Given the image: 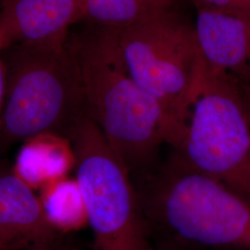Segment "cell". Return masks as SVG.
Segmentation results:
<instances>
[{"instance_id": "6da1fadb", "label": "cell", "mask_w": 250, "mask_h": 250, "mask_svg": "<svg viewBox=\"0 0 250 250\" xmlns=\"http://www.w3.org/2000/svg\"><path fill=\"white\" fill-rule=\"evenodd\" d=\"M70 41L88 115L131 171L165 142L161 109L129 72L115 28L90 24Z\"/></svg>"}, {"instance_id": "7a4b0ae2", "label": "cell", "mask_w": 250, "mask_h": 250, "mask_svg": "<svg viewBox=\"0 0 250 250\" xmlns=\"http://www.w3.org/2000/svg\"><path fill=\"white\" fill-rule=\"evenodd\" d=\"M1 54L7 90L0 120V146L23 142L43 133L69 138L87 112L70 34L40 43L10 45Z\"/></svg>"}, {"instance_id": "3957f363", "label": "cell", "mask_w": 250, "mask_h": 250, "mask_svg": "<svg viewBox=\"0 0 250 250\" xmlns=\"http://www.w3.org/2000/svg\"><path fill=\"white\" fill-rule=\"evenodd\" d=\"M177 150L191 168L250 203V99L238 81L202 63Z\"/></svg>"}, {"instance_id": "277c9868", "label": "cell", "mask_w": 250, "mask_h": 250, "mask_svg": "<svg viewBox=\"0 0 250 250\" xmlns=\"http://www.w3.org/2000/svg\"><path fill=\"white\" fill-rule=\"evenodd\" d=\"M115 29L129 72L158 104L165 142L177 149L202 67L194 22L174 10Z\"/></svg>"}, {"instance_id": "5b68a950", "label": "cell", "mask_w": 250, "mask_h": 250, "mask_svg": "<svg viewBox=\"0 0 250 250\" xmlns=\"http://www.w3.org/2000/svg\"><path fill=\"white\" fill-rule=\"evenodd\" d=\"M147 207L159 223L185 241L250 250V203L180 157L157 180Z\"/></svg>"}, {"instance_id": "8992f818", "label": "cell", "mask_w": 250, "mask_h": 250, "mask_svg": "<svg viewBox=\"0 0 250 250\" xmlns=\"http://www.w3.org/2000/svg\"><path fill=\"white\" fill-rule=\"evenodd\" d=\"M93 250H150L130 170L86 112L69 135Z\"/></svg>"}, {"instance_id": "52a82bcc", "label": "cell", "mask_w": 250, "mask_h": 250, "mask_svg": "<svg viewBox=\"0 0 250 250\" xmlns=\"http://www.w3.org/2000/svg\"><path fill=\"white\" fill-rule=\"evenodd\" d=\"M61 236L35 191L12 171H1L0 250H61Z\"/></svg>"}, {"instance_id": "ba28073f", "label": "cell", "mask_w": 250, "mask_h": 250, "mask_svg": "<svg viewBox=\"0 0 250 250\" xmlns=\"http://www.w3.org/2000/svg\"><path fill=\"white\" fill-rule=\"evenodd\" d=\"M203 65L250 91V14L197 10L194 22Z\"/></svg>"}, {"instance_id": "9c48e42d", "label": "cell", "mask_w": 250, "mask_h": 250, "mask_svg": "<svg viewBox=\"0 0 250 250\" xmlns=\"http://www.w3.org/2000/svg\"><path fill=\"white\" fill-rule=\"evenodd\" d=\"M83 20L84 0H2L0 51L65 37L70 27Z\"/></svg>"}, {"instance_id": "30bf717a", "label": "cell", "mask_w": 250, "mask_h": 250, "mask_svg": "<svg viewBox=\"0 0 250 250\" xmlns=\"http://www.w3.org/2000/svg\"><path fill=\"white\" fill-rule=\"evenodd\" d=\"M75 165L71 140L62 134L43 133L23 141L12 172L35 191L67 177Z\"/></svg>"}, {"instance_id": "8fae6325", "label": "cell", "mask_w": 250, "mask_h": 250, "mask_svg": "<svg viewBox=\"0 0 250 250\" xmlns=\"http://www.w3.org/2000/svg\"><path fill=\"white\" fill-rule=\"evenodd\" d=\"M39 192L45 218L58 232L62 234L77 231L88 224L86 207L76 177L60 179Z\"/></svg>"}, {"instance_id": "7c38bea8", "label": "cell", "mask_w": 250, "mask_h": 250, "mask_svg": "<svg viewBox=\"0 0 250 250\" xmlns=\"http://www.w3.org/2000/svg\"><path fill=\"white\" fill-rule=\"evenodd\" d=\"M178 0H84L91 25L124 28L177 10Z\"/></svg>"}, {"instance_id": "4fadbf2b", "label": "cell", "mask_w": 250, "mask_h": 250, "mask_svg": "<svg viewBox=\"0 0 250 250\" xmlns=\"http://www.w3.org/2000/svg\"><path fill=\"white\" fill-rule=\"evenodd\" d=\"M197 10H219L250 14V0H189Z\"/></svg>"}, {"instance_id": "5bb4252c", "label": "cell", "mask_w": 250, "mask_h": 250, "mask_svg": "<svg viewBox=\"0 0 250 250\" xmlns=\"http://www.w3.org/2000/svg\"><path fill=\"white\" fill-rule=\"evenodd\" d=\"M6 90H7V72H6L5 63L2 58V54L0 51V120H1L4 104H5Z\"/></svg>"}, {"instance_id": "9a60e30c", "label": "cell", "mask_w": 250, "mask_h": 250, "mask_svg": "<svg viewBox=\"0 0 250 250\" xmlns=\"http://www.w3.org/2000/svg\"><path fill=\"white\" fill-rule=\"evenodd\" d=\"M160 250H180L178 249H173V248H163Z\"/></svg>"}, {"instance_id": "2e32d148", "label": "cell", "mask_w": 250, "mask_h": 250, "mask_svg": "<svg viewBox=\"0 0 250 250\" xmlns=\"http://www.w3.org/2000/svg\"><path fill=\"white\" fill-rule=\"evenodd\" d=\"M61 250H80L78 249H62Z\"/></svg>"}, {"instance_id": "e0dca14e", "label": "cell", "mask_w": 250, "mask_h": 250, "mask_svg": "<svg viewBox=\"0 0 250 250\" xmlns=\"http://www.w3.org/2000/svg\"><path fill=\"white\" fill-rule=\"evenodd\" d=\"M1 3H2V0H0V6H1Z\"/></svg>"}]
</instances>
